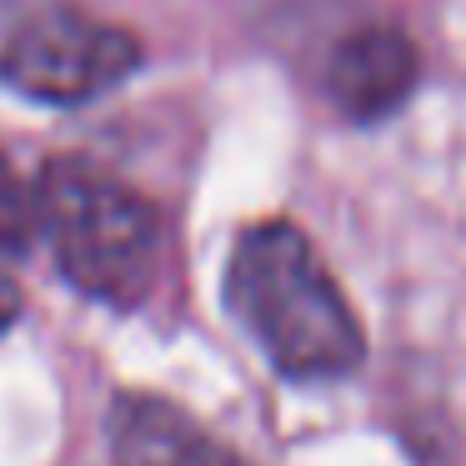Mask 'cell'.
<instances>
[{"mask_svg":"<svg viewBox=\"0 0 466 466\" xmlns=\"http://www.w3.org/2000/svg\"><path fill=\"white\" fill-rule=\"evenodd\" d=\"M226 306L291 381H331L361 366L366 336L301 226L256 221L226 266Z\"/></svg>","mask_w":466,"mask_h":466,"instance_id":"obj_1","label":"cell"},{"mask_svg":"<svg viewBox=\"0 0 466 466\" xmlns=\"http://www.w3.org/2000/svg\"><path fill=\"white\" fill-rule=\"evenodd\" d=\"M416 81H421V56H416L411 35L396 25H361V31L341 35L326 56V101L356 126H371L396 116L411 101Z\"/></svg>","mask_w":466,"mask_h":466,"instance_id":"obj_4","label":"cell"},{"mask_svg":"<svg viewBox=\"0 0 466 466\" xmlns=\"http://www.w3.org/2000/svg\"><path fill=\"white\" fill-rule=\"evenodd\" d=\"M141 66V41L76 5H41L0 46V81L41 106H81Z\"/></svg>","mask_w":466,"mask_h":466,"instance_id":"obj_3","label":"cell"},{"mask_svg":"<svg viewBox=\"0 0 466 466\" xmlns=\"http://www.w3.org/2000/svg\"><path fill=\"white\" fill-rule=\"evenodd\" d=\"M106 436H111L116 466H251L236 446L206 431L186 406L151 391L116 396Z\"/></svg>","mask_w":466,"mask_h":466,"instance_id":"obj_5","label":"cell"},{"mask_svg":"<svg viewBox=\"0 0 466 466\" xmlns=\"http://www.w3.org/2000/svg\"><path fill=\"white\" fill-rule=\"evenodd\" d=\"M56 266L81 296L141 306L161 276V216L141 191L91 161H51L35 186Z\"/></svg>","mask_w":466,"mask_h":466,"instance_id":"obj_2","label":"cell"},{"mask_svg":"<svg viewBox=\"0 0 466 466\" xmlns=\"http://www.w3.org/2000/svg\"><path fill=\"white\" fill-rule=\"evenodd\" d=\"M41 231V206L35 191L11 171V161L0 156V251H25Z\"/></svg>","mask_w":466,"mask_h":466,"instance_id":"obj_6","label":"cell"},{"mask_svg":"<svg viewBox=\"0 0 466 466\" xmlns=\"http://www.w3.org/2000/svg\"><path fill=\"white\" fill-rule=\"evenodd\" d=\"M21 316V286H15V276L5 271V261H0V331Z\"/></svg>","mask_w":466,"mask_h":466,"instance_id":"obj_7","label":"cell"}]
</instances>
